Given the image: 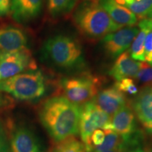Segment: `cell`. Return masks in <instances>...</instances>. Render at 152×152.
<instances>
[{"instance_id":"obj_15","label":"cell","mask_w":152,"mask_h":152,"mask_svg":"<svg viewBox=\"0 0 152 152\" xmlns=\"http://www.w3.org/2000/svg\"><path fill=\"white\" fill-rule=\"evenodd\" d=\"M140 67V63L131 57L130 52H125L118 56L109 74L117 81L123 78H135Z\"/></svg>"},{"instance_id":"obj_10","label":"cell","mask_w":152,"mask_h":152,"mask_svg":"<svg viewBox=\"0 0 152 152\" xmlns=\"http://www.w3.org/2000/svg\"><path fill=\"white\" fill-rule=\"evenodd\" d=\"M113 130L118 133L123 141L129 140L140 132L135 114L130 104H125L113 114L111 121Z\"/></svg>"},{"instance_id":"obj_22","label":"cell","mask_w":152,"mask_h":152,"mask_svg":"<svg viewBox=\"0 0 152 152\" xmlns=\"http://www.w3.org/2000/svg\"><path fill=\"white\" fill-rule=\"evenodd\" d=\"M135 79L144 86H152V66L145 61L140 63V70Z\"/></svg>"},{"instance_id":"obj_8","label":"cell","mask_w":152,"mask_h":152,"mask_svg":"<svg viewBox=\"0 0 152 152\" xmlns=\"http://www.w3.org/2000/svg\"><path fill=\"white\" fill-rule=\"evenodd\" d=\"M139 30L134 26H126L104 36L103 45L106 52L112 58H116L131 46Z\"/></svg>"},{"instance_id":"obj_18","label":"cell","mask_w":152,"mask_h":152,"mask_svg":"<svg viewBox=\"0 0 152 152\" xmlns=\"http://www.w3.org/2000/svg\"><path fill=\"white\" fill-rule=\"evenodd\" d=\"M106 137L103 143L95 147L93 152H104L118 149L121 150L123 139L118 133L111 130H104Z\"/></svg>"},{"instance_id":"obj_27","label":"cell","mask_w":152,"mask_h":152,"mask_svg":"<svg viewBox=\"0 0 152 152\" xmlns=\"http://www.w3.org/2000/svg\"><path fill=\"white\" fill-rule=\"evenodd\" d=\"M11 0H0V16L8 14L11 9Z\"/></svg>"},{"instance_id":"obj_24","label":"cell","mask_w":152,"mask_h":152,"mask_svg":"<svg viewBox=\"0 0 152 152\" xmlns=\"http://www.w3.org/2000/svg\"><path fill=\"white\" fill-rule=\"evenodd\" d=\"M0 152H11L8 129L0 121Z\"/></svg>"},{"instance_id":"obj_16","label":"cell","mask_w":152,"mask_h":152,"mask_svg":"<svg viewBox=\"0 0 152 152\" xmlns=\"http://www.w3.org/2000/svg\"><path fill=\"white\" fill-rule=\"evenodd\" d=\"M43 0H11V10L14 18L20 21H27L40 12Z\"/></svg>"},{"instance_id":"obj_26","label":"cell","mask_w":152,"mask_h":152,"mask_svg":"<svg viewBox=\"0 0 152 152\" xmlns=\"http://www.w3.org/2000/svg\"><path fill=\"white\" fill-rule=\"evenodd\" d=\"M106 137V133L103 129H97L94 130L91 136V142L93 147H98L103 143Z\"/></svg>"},{"instance_id":"obj_2","label":"cell","mask_w":152,"mask_h":152,"mask_svg":"<svg viewBox=\"0 0 152 152\" xmlns=\"http://www.w3.org/2000/svg\"><path fill=\"white\" fill-rule=\"evenodd\" d=\"M73 20L80 32L92 38L103 37L123 28L96 1H87L80 6L74 13Z\"/></svg>"},{"instance_id":"obj_30","label":"cell","mask_w":152,"mask_h":152,"mask_svg":"<svg viewBox=\"0 0 152 152\" xmlns=\"http://www.w3.org/2000/svg\"><path fill=\"white\" fill-rule=\"evenodd\" d=\"M147 18H148V19H149V20H152V9H151V11H150V13L149 14V15H148V16H147Z\"/></svg>"},{"instance_id":"obj_1","label":"cell","mask_w":152,"mask_h":152,"mask_svg":"<svg viewBox=\"0 0 152 152\" xmlns=\"http://www.w3.org/2000/svg\"><path fill=\"white\" fill-rule=\"evenodd\" d=\"M80 109L65 96H52L40 106L39 119L53 140L59 142L77 134Z\"/></svg>"},{"instance_id":"obj_3","label":"cell","mask_w":152,"mask_h":152,"mask_svg":"<svg viewBox=\"0 0 152 152\" xmlns=\"http://www.w3.org/2000/svg\"><path fill=\"white\" fill-rule=\"evenodd\" d=\"M0 91L23 101L40 98L46 91L45 77L40 71H31L0 80Z\"/></svg>"},{"instance_id":"obj_14","label":"cell","mask_w":152,"mask_h":152,"mask_svg":"<svg viewBox=\"0 0 152 152\" xmlns=\"http://www.w3.org/2000/svg\"><path fill=\"white\" fill-rule=\"evenodd\" d=\"M27 37L21 30L9 27L0 29V54L26 48Z\"/></svg>"},{"instance_id":"obj_20","label":"cell","mask_w":152,"mask_h":152,"mask_svg":"<svg viewBox=\"0 0 152 152\" xmlns=\"http://www.w3.org/2000/svg\"><path fill=\"white\" fill-rule=\"evenodd\" d=\"M77 0H48V9L53 16L65 14L73 10Z\"/></svg>"},{"instance_id":"obj_4","label":"cell","mask_w":152,"mask_h":152,"mask_svg":"<svg viewBox=\"0 0 152 152\" xmlns=\"http://www.w3.org/2000/svg\"><path fill=\"white\" fill-rule=\"evenodd\" d=\"M45 51L55 65L69 68L81 62L83 51L78 42L64 35H57L46 42Z\"/></svg>"},{"instance_id":"obj_29","label":"cell","mask_w":152,"mask_h":152,"mask_svg":"<svg viewBox=\"0 0 152 152\" xmlns=\"http://www.w3.org/2000/svg\"><path fill=\"white\" fill-rule=\"evenodd\" d=\"M125 152H151V150L148 149L147 147H141L140 145L137 146V147H133L132 149H130Z\"/></svg>"},{"instance_id":"obj_31","label":"cell","mask_w":152,"mask_h":152,"mask_svg":"<svg viewBox=\"0 0 152 152\" xmlns=\"http://www.w3.org/2000/svg\"><path fill=\"white\" fill-rule=\"evenodd\" d=\"M104 152H121V150L117 149H113V150H111V151H104Z\"/></svg>"},{"instance_id":"obj_11","label":"cell","mask_w":152,"mask_h":152,"mask_svg":"<svg viewBox=\"0 0 152 152\" xmlns=\"http://www.w3.org/2000/svg\"><path fill=\"white\" fill-rule=\"evenodd\" d=\"M11 152H39V145L33 133L24 127L8 125Z\"/></svg>"},{"instance_id":"obj_12","label":"cell","mask_w":152,"mask_h":152,"mask_svg":"<svg viewBox=\"0 0 152 152\" xmlns=\"http://www.w3.org/2000/svg\"><path fill=\"white\" fill-rule=\"evenodd\" d=\"M92 101L109 115H113L118 110L127 104L124 93L115 86L99 91Z\"/></svg>"},{"instance_id":"obj_23","label":"cell","mask_w":152,"mask_h":152,"mask_svg":"<svg viewBox=\"0 0 152 152\" xmlns=\"http://www.w3.org/2000/svg\"><path fill=\"white\" fill-rule=\"evenodd\" d=\"M115 87L123 93H126L130 95H136L139 92L137 87L136 86L133 79L128 77L117 81Z\"/></svg>"},{"instance_id":"obj_7","label":"cell","mask_w":152,"mask_h":152,"mask_svg":"<svg viewBox=\"0 0 152 152\" xmlns=\"http://www.w3.org/2000/svg\"><path fill=\"white\" fill-rule=\"evenodd\" d=\"M36 68V63L27 48L0 54V80Z\"/></svg>"},{"instance_id":"obj_9","label":"cell","mask_w":152,"mask_h":152,"mask_svg":"<svg viewBox=\"0 0 152 152\" xmlns=\"http://www.w3.org/2000/svg\"><path fill=\"white\" fill-rule=\"evenodd\" d=\"M144 130L152 134V86H144L130 104Z\"/></svg>"},{"instance_id":"obj_19","label":"cell","mask_w":152,"mask_h":152,"mask_svg":"<svg viewBox=\"0 0 152 152\" xmlns=\"http://www.w3.org/2000/svg\"><path fill=\"white\" fill-rule=\"evenodd\" d=\"M54 152H86V150L83 142L71 136L58 142Z\"/></svg>"},{"instance_id":"obj_32","label":"cell","mask_w":152,"mask_h":152,"mask_svg":"<svg viewBox=\"0 0 152 152\" xmlns=\"http://www.w3.org/2000/svg\"><path fill=\"white\" fill-rule=\"evenodd\" d=\"M147 19H148V18H147ZM148 20H149V25H150V26H151V27L152 28V20H149V19H148Z\"/></svg>"},{"instance_id":"obj_17","label":"cell","mask_w":152,"mask_h":152,"mask_svg":"<svg viewBox=\"0 0 152 152\" xmlns=\"http://www.w3.org/2000/svg\"><path fill=\"white\" fill-rule=\"evenodd\" d=\"M151 27L150 26L149 20L144 18L139 23V33L136 35L131 45L130 56L134 60L139 61H145L144 58V42L147 34Z\"/></svg>"},{"instance_id":"obj_6","label":"cell","mask_w":152,"mask_h":152,"mask_svg":"<svg viewBox=\"0 0 152 152\" xmlns=\"http://www.w3.org/2000/svg\"><path fill=\"white\" fill-rule=\"evenodd\" d=\"M111 115L102 111L93 101L81 106L80 109L79 132L86 152H92L91 136L97 129H105L111 123Z\"/></svg>"},{"instance_id":"obj_5","label":"cell","mask_w":152,"mask_h":152,"mask_svg":"<svg viewBox=\"0 0 152 152\" xmlns=\"http://www.w3.org/2000/svg\"><path fill=\"white\" fill-rule=\"evenodd\" d=\"M102 85L100 79L90 73H83L64 79L61 88L64 96L77 105L92 101Z\"/></svg>"},{"instance_id":"obj_28","label":"cell","mask_w":152,"mask_h":152,"mask_svg":"<svg viewBox=\"0 0 152 152\" xmlns=\"http://www.w3.org/2000/svg\"><path fill=\"white\" fill-rule=\"evenodd\" d=\"M118 3L124 6V7L128 8L129 7H130L131 5L137 3L139 1H140L141 0H115Z\"/></svg>"},{"instance_id":"obj_21","label":"cell","mask_w":152,"mask_h":152,"mask_svg":"<svg viewBox=\"0 0 152 152\" xmlns=\"http://www.w3.org/2000/svg\"><path fill=\"white\" fill-rule=\"evenodd\" d=\"M128 9L135 15L137 18L143 20L147 18L152 9V0H141L129 7Z\"/></svg>"},{"instance_id":"obj_13","label":"cell","mask_w":152,"mask_h":152,"mask_svg":"<svg viewBox=\"0 0 152 152\" xmlns=\"http://www.w3.org/2000/svg\"><path fill=\"white\" fill-rule=\"evenodd\" d=\"M98 3L107 12L112 20L121 27L134 26L137 24V18L135 15L115 0H99Z\"/></svg>"},{"instance_id":"obj_25","label":"cell","mask_w":152,"mask_h":152,"mask_svg":"<svg viewBox=\"0 0 152 152\" xmlns=\"http://www.w3.org/2000/svg\"><path fill=\"white\" fill-rule=\"evenodd\" d=\"M145 61L152 66V28L148 32L144 42Z\"/></svg>"}]
</instances>
